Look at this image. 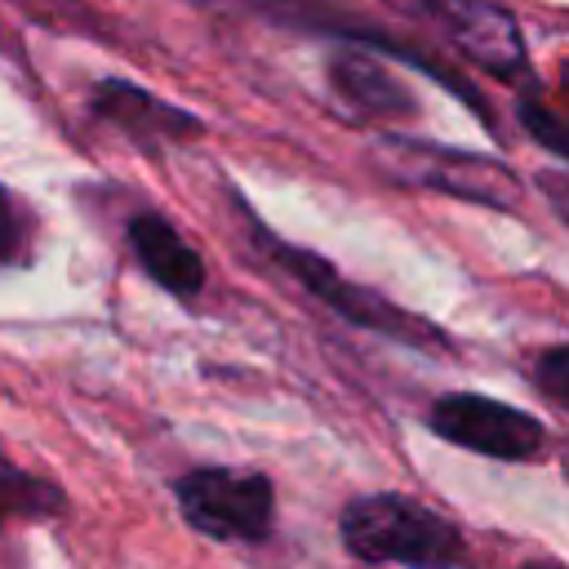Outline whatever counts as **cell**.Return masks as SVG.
Returning <instances> with one entry per match:
<instances>
[{
  "instance_id": "1",
  "label": "cell",
  "mask_w": 569,
  "mask_h": 569,
  "mask_svg": "<svg viewBox=\"0 0 569 569\" xmlns=\"http://www.w3.org/2000/svg\"><path fill=\"white\" fill-rule=\"evenodd\" d=\"M342 542L373 565L405 569H458L467 560L462 533L436 511L405 493H369L342 507Z\"/></svg>"
},
{
  "instance_id": "12",
  "label": "cell",
  "mask_w": 569,
  "mask_h": 569,
  "mask_svg": "<svg viewBox=\"0 0 569 569\" xmlns=\"http://www.w3.org/2000/svg\"><path fill=\"white\" fill-rule=\"evenodd\" d=\"M533 378H538V387H542V396H547V400H556V405H565V409H569V342L547 347V351L538 356Z\"/></svg>"
},
{
  "instance_id": "10",
  "label": "cell",
  "mask_w": 569,
  "mask_h": 569,
  "mask_svg": "<svg viewBox=\"0 0 569 569\" xmlns=\"http://www.w3.org/2000/svg\"><path fill=\"white\" fill-rule=\"evenodd\" d=\"M0 511L31 516V520L53 516V511H62V489L40 480V476H27V471H18L13 462L0 458Z\"/></svg>"
},
{
  "instance_id": "14",
  "label": "cell",
  "mask_w": 569,
  "mask_h": 569,
  "mask_svg": "<svg viewBox=\"0 0 569 569\" xmlns=\"http://www.w3.org/2000/svg\"><path fill=\"white\" fill-rule=\"evenodd\" d=\"M387 4L400 9V13H409V18H427V22H436L440 9H445L449 0H387Z\"/></svg>"
},
{
  "instance_id": "17",
  "label": "cell",
  "mask_w": 569,
  "mask_h": 569,
  "mask_svg": "<svg viewBox=\"0 0 569 569\" xmlns=\"http://www.w3.org/2000/svg\"><path fill=\"white\" fill-rule=\"evenodd\" d=\"M560 467H565V476H569V449H565V458H560Z\"/></svg>"
},
{
  "instance_id": "3",
  "label": "cell",
  "mask_w": 569,
  "mask_h": 569,
  "mask_svg": "<svg viewBox=\"0 0 569 569\" xmlns=\"http://www.w3.org/2000/svg\"><path fill=\"white\" fill-rule=\"evenodd\" d=\"M178 507L191 529L209 538H267L276 516V489L262 471L200 467L178 480Z\"/></svg>"
},
{
  "instance_id": "5",
  "label": "cell",
  "mask_w": 569,
  "mask_h": 569,
  "mask_svg": "<svg viewBox=\"0 0 569 569\" xmlns=\"http://www.w3.org/2000/svg\"><path fill=\"white\" fill-rule=\"evenodd\" d=\"M427 422L449 445H462L471 453L502 458V462H525V458H538L547 449V427L533 413L502 405L493 396H476V391L440 396L431 405Z\"/></svg>"
},
{
  "instance_id": "15",
  "label": "cell",
  "mask_w": 569,
  "mask_h": 569,
  "mask_svg": "<svg viewBox=\"0 0 569 569\" xmlns=\"http://www.w3.org/2000/svg\"><path fill=\"white\" fill-rule=\"evenodd\" d=\"M520 569H565V565H551V560H533V565H520Z\"/></svg>"
},
{
  "instance_id": "11",
  "label": "cell",
  "mask_w": 569,
  "mask_h": 569,
  "mask_svg": "<svg viewBox=\"0 0 569 569\" xmlns=\"http://www.w3.org/2000/svg\"><path fill=\"white\" fill-rule=\"evenodd\" d=\"M516 116H520V124H525V133L542 147V151H551V156H560V160H569V124L556 116V111H547L538 98H520V107H516Z\"/></svg>"
},
{
  "instance_id": "2",
  "label": "cell",
  "mask_w": 569,
  "mask_h": 569,
  "mask_svg": "<svg viewBox=\"0 0 569 569\" xmlns=\"http://www.w3.org/2000/svg\"><path fill=\"white\" fill-rule=\"evenodd\" d=\"M373 156L405 187H427V191L489 204V209H516L520 204V178L502 160L440 147V142H422V138H400V133L382 138L373 147Z\"/></svg>"
},
{
  "instance_id": "6",
  "label": "cell",
  "mask_w": 569,
  "mask_h": 569,
  "mask_svg": "<svg viewBox=\"0 0 569 569\" xmlns=\"http://www.w3.org/2000/svg\"><path fill=\"white\" fill-rule=\"evenodd\" d=\"M431 27L462 58L485 67L489 76H498V80H525L529 76L520 27H516V18L502 4H493V0H449L445 13Z\"/></svg>"
},
{
  "instance_id": "9",
  "label": "cell",
  "mask_w": 569,
  "mask_h": 569,
  "mask_svg": "<svg viewBox=\"0 0 569 569\" xmlns=\"http://www.w3.org/2000/svg\"><path fill=\"white\" fill-rule=\"evenodd\" d=\"M129 244H133L142 271H147L160 289H169L173 298H196V293L204 289V262H200V253L173 231L169 218H160V213H138V218L129 222Z\"/></svg>"
},
{
  "instance_id": "16",
  "label": "cell",
  "mask_w": 569,
  "mask_h": 569,
  "mask_svg": "<svg viewBox=\"0 0 569 569\" xmlns=\"http://www.w3.org/2000/svg\"><path fill=\"white\" fill-rule=\"evenodd\" d=\"M560 89H565V98H569V62L560 67Z\"/></svg>"
},
{
  "instance_id": "7",
  "label": "cell",
  "mask_w": 569,
  "mask_h": 569,
  "mask_svg": "<svg viewBox=\"0 0 569 569\" xmlns=\"http://www.w3.org/2000/svg\"><path fill=\"white\" fill-rule=\"evenodd\" d=\"M93 116H102L107 124L124 129L129 138L156 147V142H182V138H196L200 133V120L164 98H156L151 89H138L129 80H102L89 98Z\"/></svg>"
},
{
  "instance_id": "4",
  "label": "cell",
  "mask_w": 569,
  "mask_h": 569,
  "mask_svg": "<svg viewBox=\"0 0 569 569\" xmlns=\"http://www.w3.org/2000/svg\"><path fill=\"white\" fill-rule=\"evenodd\" d=\"M258 240L271 249V258H276L298 284H307V289H311L320 302H329L342 320H351V325H360V329H373V333H387V338H400V342H413V347H445V333H440L436 325H427V320L400 311L396 302H387L382 293H373V289H365V284L342 280V276L333 271V262H325V258H316V253H307V249H298V244H280V240H271L267 231H258Z\"/></svg>"
},
{
  "instance_id": "13",
  "label": "cell",
  "mask_w": 569,
  "mask_h": 569,
  "mask_svg": "<svg viewBox=\"0 0 569 569\" xmlns=\"http://www.w3.org/2000/svg\"><path fill=\"white\" fill-rule=\"evenodd\" d=\"M18 253H22V218L13 196L0 187V262H18Z\"/></svg>"
},
{
  "instance_id": "8",
  "label": "cell",
  "mask_w": 569,
  "mask_h": 569,
  "mask_svg": "<svg viewBox=\"0 0 569 569\" xmlns=\"http://www.w3.org/2000/svg\"><path fill=\"white\" fill-rule=\"evenodd\" d=\"M329 84L356 116H373V120H409V116H418V98L365 44L338 49L329 58Z\"/></svg>"
}]
</instances>
